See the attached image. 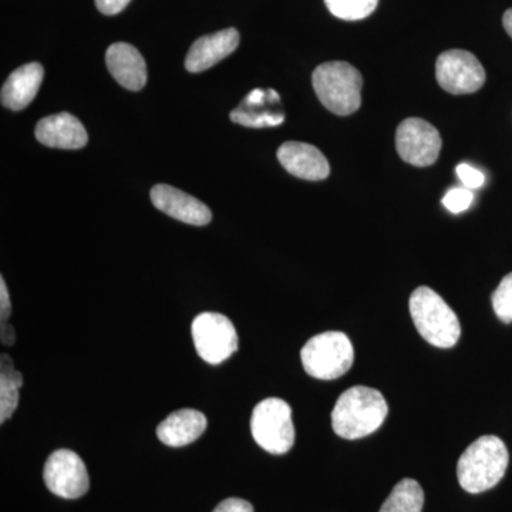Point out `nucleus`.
Here are the masks:
<instances>
[{
  "label": "nucleus",
  "instance_id": "1",
  "mask_svg": "<svg viewBox=\"0 0 512 512\" xmlns=\"http://www.w3.org/2000/svg\"><path fill=\"white\" fill-rule=\"evenodd\" d=\"M387 413L389 406L379 390L355 386L346 390L336 402L332 427L342 439H363L382 426Z\"/></svg>",
  "mask_w": 512,
  "mask_h": 512
},
{
  "label": "nucleus",
  "instance_id": "2",
  "mask_svg": "<svg viewBox=\"0 0 512 512\" xmlns=\"http://www.w3.org/2000/svg\"><path fill=\"white\" fill-rule=\"evenodd\" d=\"M508 463L510 456L500 437H480L467 447L458 460V483L467 493H484L503 480Z\"/></svg>",
  "mask_w": 512,
  "mask_h": 512
},
{
  "label": "nucleus",
  "instance_id": "3",
  "mask_svg": "<svg viewBox=\"0 0 512 512\" xmlns=\"http://www.w3.org/2000/svg\"><path fill=\"white\" fill-rule=\"evenodd\" d=\"M410 315L421 338L436 348L456 346L461 326L456 313L446 301L427 286H420L410 296Z\"/></svg>",
  "mask_w": 512,
  "mask_h": 512
},
{
  "label": "nucleus",
  "instance_id": "4",
  "mask_svg": "<svg viewBox=\"0 0 512 512\" xmlns=\"http://www.w3.org/2000/svg\"><path fill=\"white\" fill-rule=\"evenodd\" d=\"M312 84L320 103L338 116H349L362 106V74L352 64H320L313 72Z\"/></svg>",
  "mask_w": 512,
  "mask_h": 512
},
{
  "label": "nucleus",
  "instance_id": "5",
  "mask_svg": "<svg viewBox=\"0 0 512 512\" xmlns=\"http://www.w3.org/2000/svg\"><path fill=\"white\" fill-rule=\"evenodd\" d=\"M303 369L319 380H335L348 373L355 359L352 342L345 333L325 332L313 336L301 350Z\"/></svg>",
  "mask_w": 512,
  "mask_h": 512
},
{
  "label": "nucleus",
  "instance_id": "6",
  "mask_svg": "<svg viewBox=\"0 0 512 512\" xmlns=\"http://www.w3.org/2000/svg\"><path fill=\"white\" fill-rule=\"evenodd\" d=\"M251 431L256 444L268 453H288L295 443L291 406L278 397L262 400L252 412Z\"/></svg>",
  "mask_w": 512,
  "mask_h": 512
},
{
  "label": "nucleus",
  "instance_id": "7",
  "mask_svg": "<svg viewBox=\"0 0 512 512\" xmlns=\"http://www.w3.org/2000/svg\"><path fill=\"white\" fill-rule=\"evenodd\" d=\"M191 333L198 356L210 365H220L238 350L234 323L221 313H201L192 322Z\"/></svg>",
  "mask_w": 512,
  "mask_h": 512
},
{
  "label": "nucleus",
  "instance_id": "8",
  "mask_svg": "<svg viewBox=\"0 0 512 512\" xmlns=\"http://www.w3.org/2000/svg\"><path fill=\"white\" fill-rule=\"evenodd\" d=\"M43 480L50 493L66 500H76L89 491L86 464L72 450H57L50 454L43 470Z\"/></svg>",
  "mask_w": 512,
  "mask_h": 512
},
{
  "label": "nucleus",
  "instance_id": "9",
  "mask_svg": "<svg viewBox=\"0 0 512 512\" xmlns=\"http://www.w3.org/2000/svg\"><path fill=\"white\" fill-rule=\"evenodd\" d=\"M436 77L447 93L471 94L484 86L485 70L473 53L467 50H448L437 59Z\"/></svg>",
  "mask_w": 512,
  "mask_h": 512
},
{
  "label": "nucleus",
  "instance_id": "10",
  "mask_svg": "<svg viewBox=\"0 0 512 512\" xmlns=\"http://www.w3.org/2000/svg\"><path fill=\"white\" fill-rule=\"evenodd\" d=\"M397 153L414 167L436 163L441 151V137L436 127L421 119L402 121L396 133Z\"/></svg>",
  "mask_w": 512,
  "mask_h": 512
},
{
  "label": "nucleus",
  "instance_id": "11",
  "mask_svg": "<svg viewBox=\"0 0 512 512\" xmlns=\"http://www.w3.org/2000/svg\"><path fill=\"white\" fill-rule=\"evenodd\" d=\"M150 195L154 207L174 220L195 227L210 224L212 220V212L204 202L171 185L158 184L151 190Z\"/></svg>",
  "mask_w": 512,
  "mask_h": 512
},
{
  "label": "nucleus",
  "instance_id": "12",
  "mask_svg": "<svg viewBox=\"0 0 512 512\" xmlns=\"http://www.w3.org/2000/svg\"><path fill=\"white\" fill-rule=\"evenodd\" d=\"M281 97L275 90L255 89L231 111V120L252 128L281 126L285 113L281 109Z\"/></svg>",
  "mask_w": 512,
  "mask_h": 512
},
{
  "label": "nucleus",
  "instance_id": "13",
  "mask_svg": "<svg viewBox=\"0 0 512 512\" xmlns=\"http://www.w3.org/2000/svg\"><path fill=\"white\" fill-rule=\"evenodd\" d=\"M238 45L239 33L234 28L202 36L195 40L185 57V69L191 73L205 72L234 53Z\"/></svg>",
  "mask_w": 512,
  "mask_h": 512
},
{
  "label": "nucleus",
  "instance_id": "14",
  "mask_svg": "<svg viewBox=\"0 0 512 512\" xmlns=\"http://www.w3.org/2000/svg\"><path fill=\"white\" fill-rule=\"evenodd\" d=\"M278 160L289 174L302 180L322 181L330 174L328 160L311 144L288 141L279 147Z\"/></svg>",
  "mask_w": 512,
  "mask_h": 512
},
{
  "label": "nucleus",
  "instance_id": "15",
  "mask_svg": "<svg viewBox=\"0 0 512 512\" xmlns=\"http://www.w3.org/2000/svg\"><path fill=\"white\" fill-rule=\"evenodd\" d=\"M36 138L43 146L62 150H79L89 141L86 128L70 113H59L40 120L36 126Z\"/></svg>",
  "mask_w": 512,
  "mask_h": 512
},
{
  "label": "nucleus",
  "instance_id": "16",
  "mask_svg": "<svg viewBox=\"0 0 512 512\" xmlns=\"http://www.w3.org/2000/svg\"><path fill=\"white\" fill-rule=\"evenodd\" d=\"M107 69L124 89L138 92L147 83V66L136 47L114 43L106 53Z\"/></svg>",
  "mask_w": 512,
  "mask_h": 512
},
{
  "label": "nucleus",
  "instance_id": "17",
  "mask_svg": "<svg viewBox=\"0 0 512 512\" xmlns=\"http://www.w3.org/2000/svg\"><path fill=\"white\" fill-rule=\"evenodd\" d=\"M207 424V417L198 410H177L158 424L157 437L168 447L188 446L200 439Z\"/></svg>",
  "mask_w": 512,
  "mask_h": 512
},
{
  "label": "nucleus",
  "instance_id": "18",
  "mask_svg": "<svg viewBox=\"0 0 512 512\" xmlns=\"http://www.w3.org/2000/svg\"><path fill=\"white\" fill-rule=\"evenodd\" d=\"M45 70L40 63H29L10 74L2 87V104L13 111L26 109L42 86Z\"/></svg>",
  "mask_w": 512,
  "mask_h": 512
},
{
  "label": "nucleus",
  "instance_id": "19",
  "mask_svg": "<svg viewBox=\"0 0 512 512\" xmlns=\"http://www.w3.org/2000/svg\"><path fill=\"white\" fill-rule=\"evenodd\" d=\"M23 386L22 373L13 367L8 355L0 357V424H5L19 406V389Z\"/></svg>",
  "mask_w": 512,
  "mask_h": 512
},
{
  "label": "nucleus",
  "instance_id": "20",
  "mask_svg": "<svg viewBox=\"0 0 512 512\" xmlns=\"http://www.w3.org/2000/svg\"><path fill=\"white\" fill-rule=\"evenodd\" d=\"M424 493L421 485L412 478H404L393 488L380 512H421Z\"/></svg>",
  "mask_w": 512,
  "mask_h": 512
},
{
  "label": "nucleus",
  "instance_id": "21",
  "mask_svg": "<svg viewBox=\"0 0 512 512\" xmlns=\"http://www.w3.org/2000/svg\"><path fill=\"white\" fill-rule=\"evenodd\" d=\"M379 0H325L326 8L342 20H362L372 15Z\"/></svg>",
  "mask_w": 512,
  "mask_h": 512
},
{
  "label": "nucleus",
  "instance_id": "22",
  "mask_svg": "<svg viewBox=\"0 0 512 512\" xmlns=\"http://www.w3.org/2000/svg\"><path fill=\"white\" fill-rule=\"evenodd\" d=\"M495 315L504 323L512 322V272L504 276L491 296Z\"/></svg>",
  "mask_w": 512,
  "mask_h": 512
},
{
  "label": "nucleus",
  "instance_id": "23",
  "mask_svg": "<svg viewBox=\"0 0 512 512\" xmlns=\"http://www.w3.org/2000/svg\"><path fill=\"white\" fill-rule=\"evenodd\" d=\"M474 194L468 188H453L444 195L443 205L453 214L467 211L473 204Z\"/></svg>",
  "mask_w": 512,
  "mask_h": 512
},
{
  "label": "nucleus",
  "instance_id": "24",
  "mask_svg": "<svg viewBox=\"0 0 512 512\" xmlns=\"http://www.w3.org/2000/svg\"><path fill=\"white\" fill-rule=\"evenodd\" d=\"M456 171L458 178L463 181L464 187L468 188V190H477V188L483 187L485 177L477 168L471 167L468 164H460Z\"/></svg>",
  "mask_w": 512,
  "mask_h": 512
},
{
  "label": "nucleus",
  "instance_id": "25",
  "mask_svg": "<svg viewBox=\"0 0 512 512\" xmlns=\"http://www.w3.org/2000/svg\"><path fill=\"white\" fill-rule=\"evenodd\" d=\"M212 512H254V507L241 498H227V500L221 501Z\"/></svg>",
  "mask_w": 512,
  "mask_h": 512
},
{
  "label": "nucleus",
  "instance_id": "26",
  "mask_svg": "<svg viewBox=\"0 0 512 512\" xmlns=\"http://www.w3.org/2000/svg\"><path fill=\"white\" fill-rule=\"evenodd\" d=\"M94 2H96L97 9L103 15L114 16L117 13L123 12L131 0H94Z\"/></svg>",
  "mask_w": 512,
  "mask_h": 512
},
{
  "label": "nucleus",
  "instance_id": "27",
  "mask_svg": "<svg viewBox=\"0 0 512 512\" xmlns=\"http://www.w3.org/2000/svg\"><path fill=\"white\" fill-rule=\"evenodd\" d=\"M10 313H12V303H10L8 288H6L5 279L0 278V319L2 322L9 319Z\"/></svg>",
  "mask_w": 512,
  "mask_h": 512
},
{
  "label": "nucleus",
  "instance_id": "28",
  "mask_svg": "<svg viewBox=\"0 0 512 512\" xmlns=\"http://www.w3.org/2000/svg\"><path fill=\"white\" fill-rule=\"evenodd\" d=\"M0 338H2V343L5 346H13V343L16 342L15 328L10 325L8 320H5V322H2V325H0Z\"/></svg>",
  "mask_w": 512,
  "mask_h": 512
},
{
  "label": "nucleus",
  "instance_id": "29",
  "mask_svg": "<svg viewBox=\"0 0 512 512\" xmlns=\"http://www.w3.org/2000/svg\"><path fill=\"white\" fill-rule=\"evenodd\" d=\"M503 25L512 39V9H508L507 12L504 13Z\"/></svg>",
  "mask_w": 512,
  "mask_h": 512
}]
</instances>
